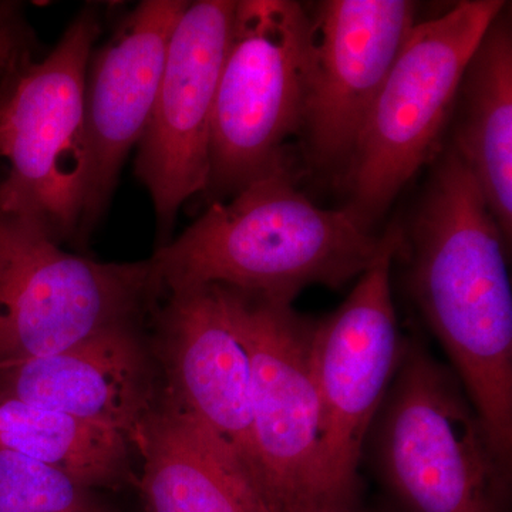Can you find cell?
I'll return each mask as SVG.
<instances>
[{
	"label": "cell",
	"instance_id": "1",
	"mask_svg": "<svg viewBox=\"0 0 512 512\" xmlns=\"http://www.w3.org/2000/svg\"><path fill=\"white\" fill-rule=\"evenodd\" d=\"M429 181L397 258L427 328L443 346L504 457L512 456L511 244L476 177L447 147Z\"/></svg>",
	"mask_w": 512,
	"mask_h": 512
},
{
	"label": "cell",
	"instance_id": "2",
	"mask_svg": "<svg viewBox=\"0 0 512 512\" xmlns=\"http://www.w3.org/2000/svg\"><path fill=\"white\" fill-rule=\"evenodd\" d=\"M382 245L348 210L319 207L288 165L212 201L151 258L160 291L221 285L292 305L309 286L340 289L359 278Z\"/></svg>",
	"mask_w": 512,
	"mask_h": 512
},
{
	"label": "cell",
	"instance_id": "3",
	"mask_svg": "<svg viewBox=\"0 0 512 512\" xmlns=\"http://www.w3.org/2000/svg\"><path fill=\"white\" fill-rule=\"evenodd\" d=\"M402 512H505L511 460L495 446L453 369L423 340L402 357L365 450Z\"/></svg>",
	"mask_w": 512,
	"mask_h": 512
},
{
	"label": "cell",
	"instance_id": "4",
	"mask_svg": "<svg viewBox=\"0 0 512 512\" xmlns=\"http://www.w3.org/2000/svg\"><path fill=\"white\" fill-rule=\"evenodd\" d=\"M100 15L87 6L55 47L33 60L28 50L0 79V208L42 225L63 241L79 238L86 181L84 100Z\"/></svg>",
	"mask_w": 512,
	"mask_h": 512
},
{
	"label": "cell",
	"instance_id": "5",
	"mask_svg": "<svg viewBox=\"0 0 512 512\" xmlns=\"http://www.w3.org/2000/svg\"><path fill=\"white\" fill-rule=\"evenodd\" d=\"M508 3L461 0L419 20L384 80L345 170L348 210L373 228L440 153L471 56Z\"/></svg>",
	"mask_w": 512,
	"mask_h": 512
},
{
	"label": "cell",
	"instance_id": "6",
	"mask_svg": "<svg viewBox=\"0 0 512 512\" xmlns=\"http://www.w3.org/2000/svg\"><path fill=\"white\" fill-rule=\"evenodd\" d=\"M158 291L151 259L72 254L42 225L0 208V369L127 325Z\"/></svg>",
	"mask_w": 512,
	"mask_h": 512
},
{
	"label": "cell",
	"instance_id": "7",
	"mask_svg": "<svg viewBox=\"0 0 512 512\" xmlns=\"http://www.w3.org/2000/svg\"><path fill=\"white\" fill-rule=\"evenodd\" d=\"M402 225L390 224L345 302L316 320L312 373L320 410V484L328 512L356 510L367 433L404 348L392 293Z\"/></svg>",
	"mask_w": 512,
	"mask_h": 512
},
{
	"label": "cell",
	"instance_id": "8",
	"mask_svg": "<svg viewBox=\"0 0 512 512\" xmlns=\"http://www.w3.org/2000/svg\"><path fill=\"white\" fill-rule=\"evenodd\" d=\"M308 12L293 0H237L212 117L207 191L231 197L285 167L303 128Z\"/></svg>",
	"mask_w": 512,
	"mask_h": 512
},
{
	"label": "cell",
	"instance_id": "9",
	"mask_svg": "<svg viewBox=\"0 0 512 512\" xmlns=\"http://www.w3.org/2000/svg\"><path fill=\"white\" fill-rule=\"evenodd\" d=\"M251 365L252 439L269 512H328L320 484V410L312 373L316 320L227 288Z\"/></svg>",
	"mask_w": 512,
	"mask_h": 512
},
{
	"label": "cell",
	"instance_id": "10",
	"mask_svg": "<svg viewBox=\"0 0 512 512\" xmlns=\"http://www.w3.org/2000/svg\"><path fill=\"white\" fill-rule=\"evenodd\" d=\"M237 0L188 2L168 43L153 113L136 148V177L163 245L181 207L210 181L212 117ZM161 247V245H160Z\"/></svg>",
	"mask_w": 512,
	"mask_h": 512
},
{
	"label": "cell",
	"instance_id": "11",
	"mask_svg": "<svg viewBox=\"0 0 512 512\" xmlns=\"http://www.w3.org/2000/svg\"><path fill=\"white\" fill-rule=\"evenodd\" d=\"M417 9L409 0H325L308 12L302 130L318 167L345 170Z\"/></svg>",
	"mask_w": 512,
	"mask_h": 512
},
{
	"label": "cell",
	"instance_id": "12",
	"mask_svg": "<svg viewBox=\"0 0 512 512\" xmlns=\"http://www.w3.org/2000/svg\"><path fill=\"white\" fill-rule=\"evenodd\" d=\"M188 2L144 0L94 49L86 76V181L79 239L109 207L128 154L153 113L168 43Z\"/></svg>",
	"mask_w": 512,
	"mask_h": 512
},
{
	"label": "cell",
	"instance_id": "13",
	"mask_svg": "<svg viewBox=\"0 0 512 512\" xmlns=\"http://www.w3.org/2000/svg\"><path fill=\"white\" fill-rule=\"evenodd\" d=\"M160 348L165 400L221 444L262 495L252 439L251 365L224 286L168 292Z\"/></svg>",
	"mask_w": 512,
	"mask_h": 512
},
{
	"label": "cell",
	"instance_id": "14",
	"mask_svg": "<svg viewBox=\"0 0 512 512\" xmlns=\"http://www.w3.org/2000/svg\"><path fill=\"white\" fill-rule=\"evenodd\" d=\"M0 394L120 431L138 446L156 409L153 373L131 323L0 369Z\"/></svg>",
	"mask_w": 512,
	"mask_h": 512
},
{
	"label": "cell",
	"instance_id": "15",
	"mask_svg": "<svg viewBox=\"0 0 512 512\" xmlns=\"http://www.w3.org/2000/svg\"><path fill=\"white\" fill-rule=\"evenodd\" d=\"M137 451L147 512H269L244 468L165 399L148 419Z\"/></svg>",
	"mask_w": 512,
	"mask_h": 512
},
{
	"label": "cell",
	"instance_id": "16",
	"mask_svg": "<svg viewBox=\"0 0 512 512\" xmlns=\"http://www.w3.org/2000/svg\"><path fill=\"white\" fill-rule=\"evenodd\" d=\"M454 151L512 242V23L505 6L481 37L454 103Z\"/></svg>",
	"mask_w": 512,
	"mask_h": 512
},
{
	"label": "cell",
	"instance_id": "17",
	"mask_svg": "<svg viewBox=\"0 0 512 512\" xmlns=\"http://www.w3.org/2000/svg\"><path fill=\"white\" fill-rule=\"evenodd\" d=\"M0 448L66 474L93 490H117L133 480L126 434L0 394Z\"/></svg>",
	"mask_w": 512,
	"mask_h": 512
},
{
	"label": "cell",
	"instance_id": "18",
	"mask_svg": "<svg viewBox=\"0 0 512 512\" xmlns=\"http://www.w3.org/2000/svg\"><path fill=\"white\" fill-rule=\"evenodd\" d=\"M0 512H113L99 491L0 448Z\"/></svg>",
	"mask_w": 512,
	"mask_h": 512
},
{
	"label": "cell",
	"instance_id": "19",
	"mask_svg": "<svg viewBox=\"0 0 512 512\" xmlns=\"http://www.w3.org/2000/svg\"><path fill=\"white\" fill-rule=\"evenodd\" d=\"M26 29L19 5L0 2V73L8 64L25 52Z\"/></svg>",
	"mask_w": 512,
	"mask_h": 512
},
{
	"label": "cell",
	"instance_id": "20",
	"mask_svg": "<svg viewBox=\"0 0 512 512\" xmlns=\"http://www.w3.org/2000/svg\"><path fill=\"white\" fill-rule=\"evenodd\" d=\"M343 512H357L356 510H353V511H343Z\"/></svg>",
	"mask_w": 512,
	"mask_h": 512
}]
</instances>
